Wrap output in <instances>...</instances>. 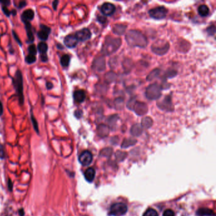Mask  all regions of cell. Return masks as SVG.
Listing matches in <instances>:
<instances>
[{"label": "cell", "mask_w": 216, "mask_h": 216, "mask_svg": "<svg viewBox=\"0 0 216 216\" xmlns=\"http://www.w3.org/2000/svg\"><path fill=\"white\" fill-rule=\"evenodd\" d=\"M126 40L131 46H137L145 48L148 44V41L145 36L136 30H131L126 34Z\"/></svg>", "instance_id": "cell-1"}, {"label": "cell", "mask_w": 216, "mask_h": 216, "mask_svg": "<svg viewBox=\"0 0 216 216\" xmlns=\"http://www.w3.org/2000/svg\"><path fill=\"white\" fill-rule=\"evenodd\" d=\"M122 41L120 38H115L108 36L104 42L102 52L104 55L109 56L115 53L120 48Z\"/></svg>", "instance_id": "cell-2"}, {"label": "cell", "mask_w": 216, "mask_h": 216, "mask_svg": "<svg viewBox=\"0 0 216 216\" xmlns=\"http://www.w3.org/2000/svg\"><path fill=\"white\" fill-rule=\"evenodd\" d=\"M13 84L16 90L17 96L19 100V103L22 105L24 103V86H23V77L20 71H17L15 73V77L12 78Z\"/></svg>", "instance_id": "cell-3"}, {"label": "cell", "mask_w": 216, "mask_h": 216, "mask_svg": "<svg viewBox=\"0 0 216 216\" xmlns=\"http://www.w3.org/2000/svg\"><path fill=\"white\" fill-rule=\"evenodd\" d=\"M161 86L157 83L150 84L146 89V97L150 100H155L159 99L162 93Z\"/></svg>", "instance_id": "cell-4"}, {"label": "cell", "mask_w": 216, "mask_h": 216, "mask_svg": "<svg viewBox=\"0 0 216 216\" xmlns=\"http://www.w3.org/2000/svg\"><path fill=\"white\" fill-rule=\"evenodd\" d=\"M128 207L123 203H116L111 206L109 214L114 216H122L126 214Z\"/></svg>", "instance_id": "cell-5"}, {"label": "cell", "mask_w": 216, "mask_h": 216, "mask_svg": "<svg viewBox=\"0 0 216 216\" xmlns=\"http://www.w3.org/2000/svg\"><path fill=\"white\" fill-rule=\"evenodd\" d=\"M167 14V10L164 6H158L149 11V15L152 18L156 20L164 18Z\"/></svg>", "instance_id": "cell-6"}, {"label": "cell", "mask_w": 216, "mask_h": 216, "mask_svg": "<svg viewBox=\"0 0 216 216\" xmlns=\"http://www.w3.org/2000/svg\"><path fill=\"white\" fill-rule=\"evenodd\" d=\"M131 110H134V112L138 115L141 116V115H144L148 112V108L146 103L141 102H138L136 100V102H134Z\"/></svg>", "instance_id": "cell-7"}, {"label": "cell", "mask_w": 216, "mask_h": 216, "mask_svg": "<svg viewBox=\"0 0 216 216\" xmlns=\"http://www.w3.org/2000/svg\"><path fill=\"white\" fill-rule=\"evenodd\" d=\"M169 49V44L167 42H165L164 44L160 43V44L158 43L153 44L152 46V49L153 53H155L157 55H164L166 53Z\"/></svg>", "instance_id": "cell-8"}, {"label": "cell", "mask_w": 216, "mask_h": 216, "mask_svg": "<svg viewBox=\"0 0 216 216\" xmlns=\"http://www.w3.org/2000/svg\"><path fill=\"white\" fill-rule=\"evenodd\" d=\"M79 162L84 166H87V165H90L92 160V153L86 150L80 153L79 157Z\"/></svg>", "instance_id": "cell-9"}, {"label": "cell", "mask_w": 216, "mask_h": 216, "mask_svg": "<svg viewBox=\"0 0 216 216\" xmlns=\"http://www.w3.org/2000/svg\"><path fill=\"white\" fill-rule=\"evenodd\" d=\"M77 40L80 41H85L90 40L91 36V32L88 28H84L79 31L76 32L74 34Z\"/></svg>", "instance_id": "cell-10"}, {"label": "cell", "mask_w": 216, "mask_h": 216, "mask_svg": "<svg viewBox=\"0 0 216 216\" xmlns=\"http://www.w3.org/2000/svg\"><path fill=\"white\" fill-rule=\"evenodd\" d=\"M40 30L37 32V37L41 41H46L48 40L49 34L51 33V29L49 27L43 24L40 25Z\"/></svg>", "instance_id": "cell-11"}, {"label": "cell", "mask_w": 216, "mask_h": 216, "mask_svg": "<svg viewBox=\"0 0 216 216\" xmlns=\"http://www.w3.org/2000/svg\"><path fill=\"white\" fill-rule=\"evenodd\" d=\"M157 105L159 106L160 109L163 110L170 111L172 109V103L171 101V97L170 96H165L164 99L160 102V103H157Z\"/></svg>", "instance_id": "cell-12"}, {"label": "cell", "mask_w": 216, "mask_h": 216, "mask_svg": "<svg viewBox=\"0 0 216 216\" xmlns=\"http://www.w3.org/2000/svg\"><path fill=\"white\" fill-rule=\"evenodd\" d=\"M93 68L98 72H103L105 69V60L103 56L96 58L93 61Z\"/></svg>", "instance_id": "cell-13"}, {"label": "cell", "mask_w": 216, "mask_h": 216, "mask_svg": "<svg viewBox=\"0 0 216 216\" xmlns=\"http://www.w3.org/2000/svg\"><path fill=\"white\" fill-rule=\"evenodd\" d=\"M115 6L110 3H105L101 6L102 13L105 16H110L115 12Z\"/></svg>", "instance_id": "cell-14"}, {"label": "cell", "mask_w": 216, "mask_h": 216, "mask_svg": "<svg viewBox=\"0 0 216 216\" xmlns=\"http://www.w3.org/2000/svg\"><path fill=\"white\" fill-rule=\"evenodd\" d=\"M64 44L69 48H73L76 47L78 43V40H77L75 35L70 34L64 38Z\"/></svg>", "instance_id": "cell-15"}, {"label": "cell", "mask_w": 216, "mask_h": 216, "mask_svg": "<svg viewBox=\"0 0 216 216\" xmlns=\"http://www.w3.org/2000/svg\"><path fill=\"white\" fill-rule=\"evenodd\" d=\"M34 18V11L32 9H28L25 10L21 15V20L22 22H30V20H33Z\"/></svg>", "instance_id": "cell-16"}, {"label": "cell", "mask_w": 216, "mask_h": 216, "mask_svg": "<svg viewBox=\"0 0 216 216\" xmlns=\"http://www.w3.org/2000/svg\"><path fill=\"white\" fill-rule=\"evenodd\" d=\"M73 96H74V101L76 103H83L84 101V100H85L86 93L83 90H78L74 92Z\"/></svg>", "instance_id": "cell-17"}, {"label": "cell", "mask_w": 216, "mask_h": 216, "mask_svg": "<svg viewBox=\"0 0 216 216\" xmlns=\"http://www.w3.org/2000/svg\"><path fill=\"white\" fill-rule=\"evenodd\" d=\"M25 27L27 32V36L28 38V42L29 43H32L34 41V36L32 30V25L30 22H25Z\"/></svg>", "instance_id": "cell-18"}, {"label": "cell", "mask_w": 216, "mask_h": 216, "mask_svg": "<svg viewBox=\"0 0 216 216\" xmlns=\"http://www.w3.org/2000/svg\"><path fill=\"white\" fill-rule=\"evenodd\" d=\"M95 177V170L92 167L88 168L84 173V177L88 182H92Z\"/></svg>", "instance_id": "cell-19"}, {"label": "cell", "mask_w": 216, "mask_h": 216, "mask_svg": "<svg viewBox=\"0 0 216 216\" xmlns=\"http://www.w3.org/2000/svg\"><path fill=\"white\" fill-rule=\"evenodd\" d=\"M143 133V127L140 124H136L133 126L131 129V133L134 136H139Z\"/></svg>", "instance_id": "cell-20"}, {"label": "cell", "mask_w": 216, "mask_h": 216, "mask_svg": "<svg viewBox=\"0 0 216 216\" xmlns=\"http://www.w3.org/2000/svg\"><path fill=\"white\" fill-rule=\"evenodd\" d=\"M97 131L100 136L105 137L109 133V128L105 124H100L98 127Z\"/></svg>", "instance_id": "cell-21"}, {"label": "cell", "mask_w": 216, "mask_h": 216, "mask_svg": "<svg viewBox=\"0 0 216 216\" xmlns=\"http://www.w3.org/2000/svg\"><path fill=\"white\" fill-rule=\"evenodd\" d=\"M126 28L127 27L126 25L121 24L114 25L113 28V32L115 34H117V35H122V34H124Z\"/></svg>", "instance_id": "cell-22"}, {"label": "cell", "mask_w": 216, "mask_h": 216, "mask_svg": "<svg viewBox=\"0 0 216 216\" xmlns=\"http://www.w3.org/2000/svg\"><path fill=\"white\" fill-rule=\"evenodd\" d=\"M196 214L199 216H214L215 215V213L213 212V210H212L209 209H207V208H202V209H200L197 212H196Z\"/></svg>", "instance_id": "cell-23"}, {"label": "cell", "mask_w": 216, "mask_h": 216, "mask_svg": "<svg viewBox=\"0 0 216 216\" xmlns=\"http://www.w3.org/2000/svg\"><path fill=\"white\" fill-rule=\"evenodd\" d=\"M153 125V120L150 117H145L141 121V126L143 128L148 129Z\"/></svg>", "instance_id": "cell-24"}, {"label": "cell", "mask_w": 216, "mask_h": 216, "mask_svg": "<svg viewBox=\"0 0 216 216\" xmlns=\"http://www.w3.org/2000/svg\"><path fill=\"white\" fill-rule=\"evenodd\" d=\"M198 12L201 17H206L209 13V8L205 5H200L198 8Z\"/></svg>", "instance_id": "cell-25"}, {"label": "cell", "mask_w": 216, "mask_h": 216, "mask_svg": "<svg viewBox=\"0 0 216 216\" xmlns=\"http://www.w3.org/2000/svg\"><path fill=\"white\" fill-rule=\"evenodd\" d=\"M117 78V75L114 72H107L105 76V80L107 83H112L115 81Z\"/></svg>", "instance_id": "cell-26"}, {"label": "cell", "mask_w": 216, "mask_h": 216, "mask_svg": "<svg viewBox=\"0 0 216 216\" xmlns=\"http://www.w3.org/2000/svg\"><path fill=\"white\" fill-rule=\"evenodd\" d=\"M37 49L42 55H46V53H47L48 49V44L44 43V42H40L37 45Z\"/></svg>", "instance_id": "cell-27"}, {"label": "cell", "mask_w": 216, "mask_h": 216, "mask_svg": "<svg viewBox=\"0 0 216 216\" xmlns=\"http://www.w3.org/2000/svg\"><path fill=\"white\" fill-rule=\"evenodd\" d=\"M71 61V56L68 55H64L61 57L60 64L64 67H67Z\"/></svg>", "instance_id": "cell-28"}, {"label": "cell", "mask_w": 216, "mask_h": 216, "mask_svg": "<svg viewBox=\"0 0 216 216\" xmlns=\"http://www.w3.org/2000/svg\"><path fill=\"white\" fill-rule=\"evenodd\" d=\"M115 107L117 110H121L123 109L124 106V99L122 98H117L114 101Z\"/></svg>", "instance_id": "cell-29"}, {"label": "cell", "mask_w": 216, "mask_h": 216, "mask_svg": "<svg viewBox=\"0 0 216 216\" xmlns=\"http://www.w3.org/2000/svg\"><path fill=\"white\" fill-rule=\"evenodd\" d=\"M159 74H160V70L159 68L154 69L153 71H152L148 74V76H147V79H147L148 80H150H150H152L155 78H156L159 75Z\"/></svg>", "instance_id": "cell-30"}, {"label": "cell", "mask_w": 216, "mask_h": 216, "mask_svg": "<svg viewBox=\"0 0 216 216\" xmlns=\"http://www.w3.org/2000/svg\"><path fill=\"white\" fill-rule=\"evenodd\" d=\"M136 141L133 140V139H126L124 141H123L122 144V148H128L129 146L133 145L136 143Z\"/></svg>", "instance_id": "cell-31"}, {"label": "cell", "mask_w": 216, "mask_h": 216, "mask_svg": "<svg viewBox=\"0 0 216 216\" xmlns=\"http://www.w3.org/2000/svg\"><path fill=\"white\" fill-rule=\"evenodd\" d=\"M119 119L118 115H113L110 116L108 119V122H109V125L114 126L115 124H116L117 121Z\"/></svg>", "instance_id": "cell-32"}, {"label": "cell", "mask_w": 216, "mask_h": 216, "mask_svg": "<svg viewBox=\"0 0 216 216\" xmlns=\"http://www.w3.org/2000/svg\"><path fill=\"white\" fill-rule=\"evenodd\" d=\"M143 216H159V214L155 209H148L145 211Z\"/></svg>", "instance_id": "cell-33"}, {"label": "cell", "mask_w": 216, "mask_h": 216, "mask_svg": "<svg viewBox=\"0 0 216 216\" xmlns=\"http://www.w3.org/2000/svg\"><path fill=\"white\" fill-rule=\"evenodd\" d=\"M36 61V57L34 55H29L25 57V61L28 64H34Z\"/></svg>", "instance_id": "cell-34"}, {"label": "cell", "mask_w": 216, "mask_h": 216, "mask_svg": "<svg viewBox=\"0 0 216 216\" xmlns=\"http://www.w3.org/2000/svg\"><path fill=\"white\" fill-rule=\"evenodd\" d=\"M28 51L29 55H32L35 56L37 53V49L36 46L34 44H30L28 47Z\"/></svg>", "instance_id": "cell-35"}, {"label": "cell", "mask_w": 216, "mask_h": 216, "mask_svg": "<svg viewBox=\"0 0 216 216\" xmlns=\"http://www.w3.org/2000/svg\"><path fill=\"white\" fill-rule=\"evenodd\" d=\"M31 121L32 122V124H33L34 129H35V131L38 133H39V128H38L37 122L36 121V118L34 117V115H33L32 113H31Z\"/></svg>", "instance_id": "cell-36"}, {"label": "cell", "mask_w": 216, "mask_h": 216, "mask_svg": "<svg viewBox=\"0 0 216 216\" xmlns=\"http://www.w3.org/2000/svg\"><path fill=\"white\" fill-rule=\"evenodd\" d=\"M207 32L209 35H214L215 32V28L214 25H211L207 29Z\"/></svg>", "instance_id": "cell-37"}, {"label": "cell", "mask_w": 216, "mask_h": 216, "mask_svg": "<svg viewBox=\"0 0 216 216\" xmlns=\"http://www.w3.org/2000/svg\"><path fill=\"white\" fill-rule=\"evenodd\" d=\"M163 216H175V214L174 211L171 209H167L164 211L163 213Z\"/></svg>", "instance_id": "cell-38"}, {"label": "cell", "mask_w": 216, "mask_h": 216, "mask_svg": "<svg viewBox=\"0 0 216 216\" xmlns=\"http://www.w3.org/2000/svg\"><path fill=\"white\" fill-rule=\"evenodd\" d=\"M2 10L3 11V13H5V15H6L7 17H9L11 13V11L10 10H8V9L7 6H2Z\"/></svg>", "instance_id": "cell-39"}, {"label": "cell", "mask_w": 216, "mask_h": 216, "mask_svg": "<svg viewBox=\"0 0 216 216\" xmlns=\"http://www.w3.org/2000/svg\"><path fill=\"white\" fill-rule=\"evenodd\" d=\"M5 150H4L3 146L0 145V158L3 159V158L5 156Z\"/></svg>", "instance_id": "cell-40"}, {"label": "cell", "mask_w": 216, "mask_h": 216, "mask_svg": "<svg viewBox=\"0 0 216 216\" xmlns=\"http://www.w3.org/2000/svg\"><path fill=\"white\" fill-rule=\"evenodd\" d=\"M97 19L98 22H100L101 24H104V23L106 22L107 20V18L104 16H98L97 17Z\"/></svg>", "instance_id": "cell-41"}, {"label": "cell", "mask_w": 216, "mask_h": 216, "mask_svg": "<svg viewBox=\"0 0 216 216\" xmlns=\"http://www.w3.org/2000/svg\"><path fill=\"white\" fill-rule=\"evenodd\" d=\"M74 115L76 117H77L78 119H79L82 117V115H83V112L81 110H76L75 112L74 113Z\"/></svg>", "instance_id": "cell-42"}, {"label": "cell", "mask_w": 216, "mask_h": 216, "mask_svg": "<svg viewBox=\"0 0 216 216\" xmlns=\"http://www.w3.org/2000/svg\"><path fill=\"white\" fill-rule=\"evenodd\" d=\"M13 37L15 40H16V41L18 42V43L20 44V46H22V42L20 41V40L18 39V37L17 36V34L15 32V31H13Z\"/></svg>", "instance_id": "cell-43"}, {"label": "cell", "mask_w": 216, "mask_h": 216, "mask_svg": "<svg viewBox=\"0 0 216 216\" xmlns=\"http://www.w3.org/2000/svg\"><path fill=\"white\" fill-rule=\"evenodd\" d=\"M41 60L42 61H43V62H46V61H47L48 59V56L46 55H41Z\"/></svg>", "instance_id": "cell-44"}, {"label": "cell", "mask_w": 216, "mask_h": 216, "mask_svg": "<svg viewBox=\"0 0 216 216\" xmlns=\"http://www.w3.org/2000/svg\"><path fill=\"white\" fill-rule=\"evenodd\" d=\"M59 1H57V0H55V1H53V3H52L53 8V9L55 10H56L57 6H58V4H59Z\"/></svg>", "instance_id": "cell-45"}, {"label": "cell", "mask_w": 216, "mask_h": 216, "mask_svg": "<svg viewBox=\"0 0 216 216\" xmlns=\"http://www.w3.org/2000/svg\"><path fill=\"white\" fill-rule=\"evenodd\" d=\"M26 5V2L25 1H20L18 3V8H24V6H25Z\"/></svg>", "instance_id": "cell-46"}, {"label": "cell", "mask_w": 216, "mask_h": 216, "mask_svg": "<svg viewBox=\"0 0 216 216\" xmlns=\"http://www.w3.org/2000/svg\"><path fill=\"white\" fill-rule=\"evenodd\" d=\"M46 88H47L48 90H51V89L53 88V85L51 82H47L46 84Z\"/></svg>", "instance_id": "cell-47"}, {"label": "cell", "mask_w": 216, "mask_h": 216, "mask_svg": "<svg viewBox=\"0 0 216 216\" xmlns=\"http://www.w3.org/2000/svg\"><path fill=\"white\" fill-rule=\"evenodd\" d=\"M0 3L2 4V6H8L10 4V1H0Z\"/></svg>", "instance_id": "cell-48"}, {"label": "cell", "mask_w": 216, "mask_h": 216, "mask_svg": "<svg viewBox=\"0 0 216 216\" xmlns=\"http://www.w3.org/2000/svg\"><path fill=\"white\" fill-rule=\"evenodd\" d=\"M3 113V106L1 102H0V116H1Z\"/></svg>", "instance_id": "cell-49"}, {"label": "cell", "mask_w": 216, "mask_h": 216, "mask_svg": "<svg viewBox=\"0 0 216 216\" xmlns=\"http://www.w3.org/2000/svg\"><path fill=\"white\" fill-rule=\"evenodd\" d=\"M19 214H20V216H23L24 215V210H23V209L19 210Z\"/></svg>", "instance_id": "cell-50"}, {"label": "cell", "mask_w": 216, "mask_h": 216, "mask_svg": "<svg viewBox=\"0 0 216 216\" xmlns=\"http://www.w3.org/2000/svg\"><path fill=\"white\" fill-rule=\"evenodd\" d=\"M11 13L12 14L13 16H15V15H16V14H17V11L15 10H13L12 11H11Z\"/></svg>", "instance_id": "cell-51"}, {"label": "cell", "mask_w": 216, "mask_h": 216, "mask_svg": "<svg viewBox=\"0 0 216 216\" xmlns=\"http://www.w3.org/2000/svg\"><path fill=\"white\" fill-rule=\"evenodd\" d=\"M62 46V45H61V44H57V46H56V47H57L58 48L62 49V48H63V47H62V46Z\"/></svg>", "instance_id": "cell-52"}]
</instances>
